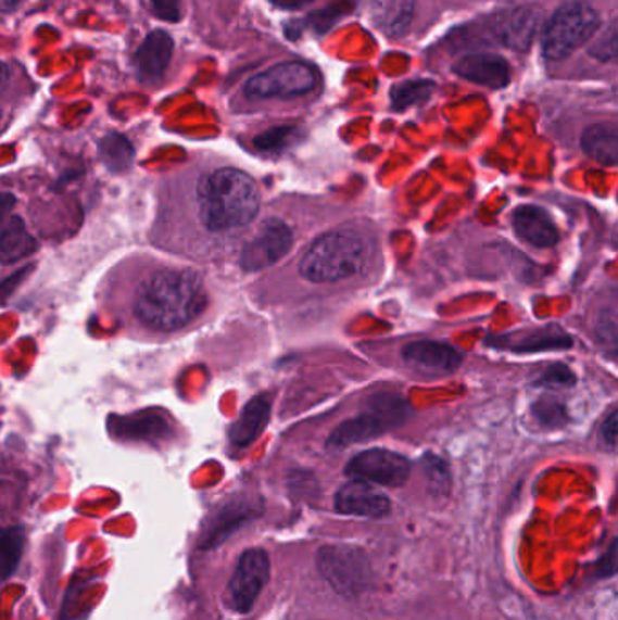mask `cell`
Listing matches in <instances>:
<instances>
[{"label":"cell","instance_id":"cell-10","mask_svg":"<svg viewBox=\"0 0 618 620\" xmlns=\"http://www.w3.org/2000/svg\"><path fill=\"white\" fill-rule=\"evenodd\" d=\"M541 12L531 7L512 8L490 18V31L499 45L514 51H526L541 28Z\"/></svg>","mask_w":618,"mask_h":620},{"label":"cell","instance_id":"cell-28","mask_svg":"<svg viewBox=\"0 0 618 620\" xmlns=\"http://www.w3.org/2000/svg\"><path fill=\"white\" fill-rule=\"evenodd\" d=\"M422 468H425V476H427L428 483H430V486H432L433 490H439V492H446V490L450 489L449 467H446L444 461H441L439 457H425Z\"/></svg>","mask_w":618,"mask_h":620},{"label":"cell","instance_id":"cell-13","mask_svg":"<svg viewBox=\"0 0 618 620\" xmlns=\"http://www.w3.org/2000/svg\"><path fill=\"white\" fill-rule=\"evenodd\" d=\"M336 510L345 516L368 517V519H379L390 511V499L374 489L370 483L354 481L345 484L336 494Z\"/></svg>","mask_w":618,"mask_h":620},{"label":"cell","instance_id":"cell-15","mask_svg":"<svg viewBox=\"0 0 618 620\" xmlns=\"http://www.w3.org/2000/svg\"><path fill=\"white\" fill-rule=\"evenodd\" d=\"M514 229L526 243L539 249L553 248L560 238L550 213L537 205H520L514 211Z\"/></svg>","mask_w":618,"mask_h":620},{"label":"cell","instance_id":"cell-5","mask_svg":"<svg viewBox=\"0 0 618 620\" xmlns=\"http://www.w3.org/2000/svg\"><path fill=\"white\" fill-rule=\"evenodd\" d=\"M318 566L330 586L349 597L362 595L373 579L367 557L362 549L351 546H324L319 549Z\"/></svg>","mask_w":618,"mask_h":620},{"label":"cell","instance_id":"cell-21","mask_svg":"<svg viewBox=\"0 0 618 620\" xmlns=\"http://www.w3.org/2000/svg\"><path fill=\"white\" fill-rule=\"evenodd\" d=\"M39 243L31 237L23 218L12 216L0 231V264H17L37 251Z\"/></svg>","mask_w":618,"mask_h":620},{"label":"cell","instance_id":"cell-4","mask_svg":"<svg viewBox=\"0 0 618 620\" xmlns=\"http://www.w3.org/2000/svg\"><path fill=\"white\" fill-rule=\"evenodd\" d=\"M601 17L584 2H568L558 8L542 37V53L547 61H564L596 34Z\"/></svg>","mask_w":618,"mask_h":620},{"label":"cell","instance_id":"cell-26","mask_svg":"<svg viewBox=\"0 0 618 620\" xmlns=\"http://www.w3.org/2000/svg\"><path fill=\"white\" fill-rule=\"evenodd\" d=\"M436 84L432 80H411L395 84L392 88V104L395 110H408L412 105L422 104L432 97Z\"/></svg>","mask_w":618,"mask_h":620},{"label":"cell","instance_id":"cell-31","mask_svg":"<svg viewBox=\"0 0 618 620\" xmlns=\"http://www.w3.org/2000/svg\"><path fill=\"white\" fill-rule=\"evenodd\" d=\"M535 416L541 419L542 423H563L564 408L557 403H546L542 401L541 405L535 406Z\"/></svg>","mask_w":618,"mask_h":620},{"label":"cell","instance_id":"cell-16","mask_svg":"<svg viewBox=\"0 0 618 620\" xmlns=\"http://www.w3.org/2000/svg\"><path fill=\"white\" fill-rule=\"evenodd\" d=\"M254 516H256V505L251 501H230L222 510L216 511V516L209 519L200 539V548L211 549L218 546L229 537L230 533Z\"/></svg>","mask_w":618,"mask_h":620},{"label":"cell","instance_id":"cell-34","mask_svg":"<svg viewBox=\"0 0 618 620\" xmlns=\"http://www.w3.org/2000/svg\"><path fill=\"white\" fill-rule=\"evenodd\" d=\"M617 430H618V414L617 412H611L607 416L606 421L602 423L601 438L604 441V445L613 451L615 445H617Z\"/></svg>","mask_w":618,"mask_h":620},{"label":"cell","instance_id":"cell-12","mask_svg":"<svg viewBox=\"0 0 618 620\" xmlns=\"http://www.w3.org/2000/svg\"><path fill=\"white\" fill-rule=\"evenodd\" d=\"M401 354L408 367L428 376L455 372L463 363V354L441 341H414L406 345Z\"/></svg>","mask_w":618,"mask_h":620},{"label":"cell","instance_id":"cell-39","mask_svg":"<svg viewBox=\"0 0 618 620\" xmlns=\"http://www.w3.org/2000/svg\"><path fill=\"white\" fill-rule=\"evenodd\" d=\"M0 118H2V113H0Z\"/></svg>","mask_w":618,"mask_h":620},{"label":"cell","instance_id":"cell-37","mask_svg":"<svg viewBox=\"0 0 618 620\" xmlns=\"http://www.w3.org/2000/svg\"><path fill=\"white\" fill-rule=\"evenodd\" d=\"M23 0H0V12H12Z\"/></svg>","mask_w":618,"mask_h":620},{"label":"cell","instance_id":"cell-6","mask_svg":"<svg viewBox=\"0 0 618 620\" xmlns=\"http://www.w3.org/2000/svg\"><path fill=\"white\" fill-rule=\"evenodd\" d=\"M318 72L305 62H283L252 77L245 86L251 99H292L318 86Z\"/></svg>","mask_w":618,"mask_h":620},{"label":"cell","instance_id":"cell-25","mask_svg":"<svg viewBox=\"0 0 618 620\" xmlns=\"http://www.w3.org/2000/svg\"><path fill=\"white\" fill-rule=\"evenodd\" d=\"M23 549V528H0V581H7L8 577L17 570Z\"/></svg>","mask_w":618,"mask_h":620},{"label":"cell","instance_id":"cell-36","mask_svg":"<svg viewBox=\"0 0 618 620\" xmlns=\"http://www.w3.org/2000/svg\"><path fill=\"white\" fill-rule=\"evenodd\" d=\"M268 2H273L274 7L281 10H301L308 7L313 0H268Z\"/></svg>","mask_w":618,"mask_h":620},{"label":"cell","instance_id":"cell-1","mask_svg":"<svg viewBox=\"0 0 618 620\" xmlns=\"http://www.w3.org/2000/svg\"><path fill=\"white\" fill-rule=\"evenodd\" d=\"M207 291L194 270L160 269L135 294V316L156 332H175L192 324L207 307Z\"/></svg>","mask_w":618,"mask_h":620},{"label":"cell","instance_id":"cell-17","mask_svg":"<svg viewBox=\"0 0 618 620\" xmlns=\"http://www.w3.org/2000/svg\"><path fill=\"white\" fill-rule=\"evenodd\" d=\"M173 50H175L173 39L165 31H153L148 35V39L143 40V45L135 55V66L140 80L149 84L159 83L169 66Z\"/></svg>","mask_w":618,"mask_h":620},{"label":"cell","instance_id":"cell-11","mask_svg":"<svg viewBox=\"0 0 618 620\" xmlns=\"http://www.w3.org/2000/svg\"><path fill=\"white\" fill-rule=\"evenodd\" d=\"M110 432L118 440L160 443L169 440L173 423L164 410H142L129 416H113Z\"/></svg>","mask_w":618,"mask_h":620},{"label":"cell","instance_id":"cell-18","mask_svg":"<svg viewBox=\"0 0 618 620\" xmlns=\"http://www.w3.org/2000/svg\"><path fill=\"white\" fill-rule=\"evenodd\" d=\"M270 418V401L265 395H257L249 401L235 423L230 425L229 440L235 446L245 448L262 435Z\"/></svg>","mask_w":618,"mask_h":620},{"label":"cell","instance_id":"cell-22","mask_svg":"<svg viewBox=\"0 0 618 620\" xmlns=\"http://www.w3.org/2000/svg\"><path fill=\"white\" fill-rule=\"evenodd\" d=\"M370 17L384 35L400 37L414 18V0H370Z\"/></svg>","mask_w":618,"mask_h":620},{"label":"cell","instance_id":"cell-7","mask_svg":"<svg viewBox=\"0 0 618 620\" xmlns=\"http://www.w3.org/2000/svg\"><path fill=\"white\" fill-rule=\"evenodd\" d=\"M270 579V560L265 549L249 548L241 554L225 590V604L236 613H249Z\"/></svg>","mask_w":618,"mask_h":620},{"label":"cell","instance_id":"cell-27","mask_svg":"<svg viewBox=\"0 0 618 620\" xmlns=\"http://www.w3.org/2000/svg\"><path fill=\"white\" fill-rule=\"evenodd\" d=\"M295 140H298V127H273V129L257 135L254 145L265 153H279V151H285L289 145H292Z\"/></svg>","mask_w":618,"mask_h":620},{"label":"cell","instance_id":"cell-14","mask_svg":"<svg viewBox=\"0 0 618 620\" xmlns=\"http://www.w3.org/2000/svg\"><path fill=\"white\" fill-rule=\"evenodd\" d=\"M455 75L468 83L479 84L484 88H506L512 78V69L503 56L474 53L466 55L454 64Z\"/></svg>","mask_w":618,"mask_h":620},{"label":"cell","instance_id":"cell-30","mask_svg":"<svg viewBox=\"0 0 618 620\" xmlns=\"http://www.w3.org/2000/svg\"><path fill=\"white\" fill-rule=\"evenodd\" d=\"M151 7L159 17L169 23L181 18V0H151Z\"/></svg>","mask_w":618,"mask_h":620},{"label":"cell","instance_id":"cell-19","mask_svg":"<svg viewBox=\"0 0 618 620\" xmlns=\"http://www.w3.org/2000/svg\"><path fill=\"white\" fill-rule=\"evenodd\" d=\"M501 346L509 351L530 354V352L558 351L571 346V338L557 325H547L542 329L528 330L519 334L506 336L501 340Z\"/></svg>","mask_w":618,"mask_h":620},{"label":"cell","instance_id":"cell-24","mask_svg":"<svg viewBox=\"0 0 618 620\" xmlns=\"http://www.w3.org/2000/svg\"><path fill=\"white\" fill-rule=\"evenodd\" d=\"M99 156L111 173H126L131 169L135 149L124 135L110 132L100 140Z\"/></svg>","mask_w":618,"mask_h":620},{"label":"cell","instance_id":"cell-3","mask_svg":"<svg viewBox=\"0 0 618 620\" xmlns=\"http://www.w3.org/2000/svg\"><path fill=\"white\" fill-rule=\"evenodd\" d=\"M365 245L357 232L330 231L319 237L301 260L300 273L313 283L346 280L362 269Z\"/></svg>","mask_w":618,"mask_h":620},{"label":"cell","instance_id":"cell-32","mask_svg":"<svg viewBox=\"0 0 618 620\" xmlns=\"http://www.w3.org/2000/svg\"><path fill=\"white\" fill-rule=\"evenodd\" d=\"M31 270H34V267H31V265H26V267L17 270V273H13L12 276H8L7 280L0 281V302H4V300L12 296L13 291L21 286V281H23Z\"/></svg>","mask_w":618,"mask_h":620},{"label":"cell","instance_id":"cell-35","mask_svg":"<svg viewBox=\"0 0 618 620\" xmlns=\"http://www.w3.org/2000/svg\"><path fill=\"white\" fill-rule=\"evenodd\" d=\"M13 205H15V197L10 192H0V231H2L4 224L10 220L8 216L12 213Z\"/></svg>","mask_w":618,"mask_h":620},{"label":"cell","instance_id":"cell-9","mask_svg":"<svg viewBox=\"0 0 618 620\" xmlns=\"http://www.w3.org/2000/svg\"><path fill=\"white\" fill-rule=\"evenodd\" d=\"M292 231L290 227L279 218H270L263 222L256 235L245 243L241 251V269L247 273L267 269L270 265L278 264L285 254L292 248Z\"/></svg>","mask_w":618,"mask_h":620},{"label":"cell","instance_id":"cell-20","mask_svg":"<svg viewBox=\"0 0 618 620\" xmlns=\"http://www.w3.org/2000/svg\"><path fill=\"white\" fill-rule=\"evenodd\" d=\"M580 145L591 160H595L598 164L613 165L618 164V127L613 122H602V124H593L585 127L580 138Z\"/></svg>","mask_w":618,"mask_h":620},{"label":"cell","instance_id":"cell-29","mask_svg":"<svg viewBox=\"0 0 618 620\" xmlns=\"http://www.w3.org/2000/svg\"><path fill=\"white\" fill-rule=\"evenodd\" d=\"M617 28L611 24L604 35L596 39L595 45L591 46L590 53L598 61H611L613 56L617 55Z\"/></svg>","mask_w":618,"mask_h":620},{"label":"cell","instance_id":"cell-2","mask_svg":"<svg viewBox=\"0 0 618 620\" xmlns=\"http://www.w3.org/2000/svg\"><path fill=\"white\" fill-rule=\"evenodd\" d=\"M198 215L211 232L232 231L251 224L260 211L256 181L240 169L225 167L198 186Z\"/></svg>","mask_w":618,"mask_h":620},{"label":"cell","instance_id":"cell-23","mask_svg":"<svg viewBox=\"0 0 618 620\" xmlns=\"http://www.w3.org/2000/svg\"><path fill=\"white\" fill-rule=\"evenodd\" d=\"M387 425L389 423L383 418L373 416V414H365V416H360V418H354L340 425L330 435L327 446H330V448H346V446L356 445V443H365V441L383 434L384 430L389 429Z\"/></svg>","mask_w":618,"mask_h":620},{"label":"cell","instance_id":"cell-33","mask_svg":"<svg viewBox=\"0 0 618 620\" xmlns=\"http://www.w3.org/2000/svg\"><path fill=\"white\" fill-rule=\"evenodd\" d=\"M575 378L573 374L569 372L568 368L553 367L547 370L544 376H542V384H555V387H566V384H573Z\"/></svg>","mask_w":618,"mask_h":620},{"label":"cell","instance_id":"cell-38","mask_svg":"<svg viewBox=\"0 0 618 620\" xmlns=\"http://www.w3.org/2000/svg\"><path fill=\"white\" fill-rule=\"evenodd\" d=\"M7 80H8L7 64H2V62H0V86H2V84L7 83Z\"/></svg>","mask_w":618,"mask_h":620},{"label":"cell","instance_id":"cell-8","mask_svg":"<svg viewBox=\"0 0 618 620\" xmlns=\"http://www.w3.org/2000/svg\"><path fill=\"white\" fill-rule=\"evenodd\" d=\"M412 465L398 452L373 448L352 457L345 473L354 481L381 484V486H401L411 478Z\"/></svg>","mask_w":618,"mask_h":620}]
</instances>
